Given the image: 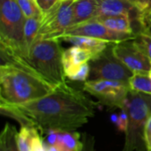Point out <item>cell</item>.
<instances>
[{"instance_id":"5","label":"cell","mask_w":151,"mask_h":151,"mask_svg":"<svg viewBox=\"0 0 151 151\" xmlns=\"http://www.w3.org/2000/svg\"><path fill=\"white\" fill-rule=\"evenodd\" d=\"M123 110L128 114L129 123L122 151H148L144 141V129L151 115V95L130 89Z\"/></svg>"},{"instance_id":"21","label":"cell","mask_w":151,"mask_h":151,"mask_svg":"<svg viewBox=\"0 0 151 151\" xmlns=\"http://www.w3.org/2000/svg\"><path fill=\"white\" fill-rule=\"evenodd\" d=\"M37 132L38 130L34 127H21L17 136V142L19 151H30L32 138Z\"/></svg>"},{"instance_id":"34","label":"cell","mask_w":151,"mask_h":151,"mask_svg":"<svg viewBox=\"0 0 151 151\" xmlns=\"http://www.w3.org/2000/svg\"><path fill=\"white\" fill-rule=\"evenodd\" d=\"M149 76L151 78V69L150 70V72H149Z\"/></svg>"},{"instance_id":"3","label":"cell","mask_w":151,"mask_h":151,"mask_svg":"<svg viewBox=\"0 0 151 151\" xmlns=\"http://www.w3.org/2000/svg\"><path fill=\"white\" fill-rule=\"evenodd\" d=\"M25 22L26 17L16 0H0L1 63H19L27 58Z\"/></svg>"},{"instance_id":"20","label":"cell","mask_w":151,"mask_h":151,"mask_svg":"<svg viewBox=\"0 0 151 151\" xmlns=\"http://www.w3.org/2000/svg\"><path fill=\"white\" fill-rule=\"evenodd\" d=\"M26 18H42L43 12L36 0H16Z\"/></svg>"},{"instance_id":"31","label":"cell","mask_w":151,"mask_h":151,"mask_svg":"<svg viewBox=\"0 0 151 151\" xmlns=\"http://www.w3.org/2000/svg\"><path fill=\"white\" fill-rule=\"evenodd\" d=\"M43 143H44V147H45V151H59L56 145H50L47 142H45L44 141H43Z\"/></svg>"},{"instance_id":"9","label":"cell","mask_w":151,"mask_h":151,"mask_svg":"<svg viewBox=\"0 0 151 151\" xmlns=\"http://www.w3.org/2000/svg\"><path fill=\"white\" fill-rule=\"evenodd\" d=\"M112 53L134 73L149 74L150 59L142 50L134 39L111 44Z\"/></svg>"},{"instance_id":"24","label":"cell","mask_w":151,"mask_h":151,"mask_svg":"<svg viewBox=\"0 0 151 151\" xmlns=\"http://www.w3.org/2000/svg\"><path fill=\"white\" fill-rule=\"evenodd\" d=\"M128 123H129V119H128V114L125 110H121V112L119 114V119L118 122L116 124V127L119 132L126 133L128 128Z\"/></svg>"},{"instance_id":"23","label":"cell","mask_w":151,"mask_h":151,"mask_svg":"<svg viewBox=\"0 0 151 151\" xmlns=\"http://www.w3.org/2000/svg\"><path fill=\"white\" fill-rule=\"evenodd\" d=\"M89 73H90V65L89 63H85L83 64L78 70L77 72L69 79L71 81H87L88 80L89 77Z\"/></svg>"},{"instance_id":"35","label":"cell","mask_w":151,"mask_h":151,"mask_svg":"<svg viewBox=\"0 0 151 151\" xmlns=\"http://www.w3.org/2000/svg\"><path fill=\"white\" fill-rule=\"evenodd\" d=\"M73 1H74V0H73Z\"/></svg>"},{"instance_id":"2","label":"cell","mask_w":151,"mask_h":151,"mask_svg":"<svg viewBox=\"0 0 151 151\" xmlns=\"http://www.w3.org/2000/svg\"><path fill=\"white\" fill-rule=\"evenodd\" d=\"M54 88L30 68L13 62L1 63L0 104L30 103L48 96Z\"/></svg>"},{"instance_id":"10","label":"cell","mask_w":151,"mask_h":151,"mask_svg":"<svg viewBox=\"0 0 151 151\" xmlns=\"http://www.w3.org/2000/svg\"><path fill=\"white\" fill-rule=\"evenodd\" d=\"M64 35L88 36V37H93V38L107 41L112 43L127 41V40H133L136 37V34H127V33L116 32V31L109 29L103 24L93 19L70 27L65 32Z\"/></svg>"},{"instance_id":"13","label":"cell","mask_w":151,"mask_h":151,"mask_svg":"<svg viewBox=\"0 0 151 151\" xmlns=\"http://www.w3.org/2000/svg\"><path fill=\"white\" fill-rule=\"evenodd\" d=\"M73 18L72 26L92 20L97 14V1L74 0L73 4Z\"/></svg>"},{"instance_id":"27","label":"cell","mask_w":151,"mask_h":151,"mask_svg":"<svg viewBox=\"0 0 151 151\" xmlns=\"http://www.w3.org/2000/svg\"><path fill=\"white\" fill-rule=\"evenodd\" d=\"M134 4L142 15L146 14L151 10V0H135Z\"/></svg>"},{"instance_id":"19","label":"cell","mask_w":151,"mask_h":151,"mask_svg":"<svg viewBox=\"0 0 151 151\" xmlns=\"http://www.w3.org/2000/svg\"><path fill=\"white\" fill-rule=\"evenodd\" d=\"M41 20L42 18H26L24 33H25L26 44L28 50L38 35Z\"/></svg>"},{"instance_id":"12","label":"cell","mask_w":151,"mask_h":151,"mask_svg":"<svg viewBox=\"0 0 151 151\" xmlns=\"http://www.w3.org/2000/svg\"><path fill=\"white\" fill-rule=\"evenodd\" d=\"M94 54L88 50L73 45L63 52V65L65 76L69 79L85 63L89 62Z\"/></svg>"},{"instance_id":"14","label":"cell","mask_w":151,"mask_h":151,"mask_svg":"<svg viewBox=\"0 0 151 151\" xmlns=\"http://www.w3.org/2000/svg\"><path fill=\"white\" fill-rule=\"evenodd\" d=\"M60 39L72 43L74 46L81 47L82 49L88 50L90 52L94 54V56H96L105 50L110 45L112 44V42L88 37V36H80V35H64Z\"/></svg>"},{"instance_id":"26","label":"cell","mask_w":151,"mask_h":151,"mask_svg":"<svg viewBox=\"0 0 151 151\" xmlns=\"http://www.w3.org/2000/svg\"><path fill=\"white\" fill-rule=\"evenodd\" d=\"M30 151H45L43 140L41 138L38 132L35 133V134L32 138L31 145H30Z\"/></svg>"},{"instance_id":"16","label":"cell","mask_w":151,"mask_h":151,"mask_svg":"<svg viewBox=\"0 0 151 151\" xmlns=\"http://www.w3.org/2000/svg\"><path fill=\"white\" fill-rule=\"evenodd\" d=\"M55 145L59 151H82L84 143L81 141V134L78 132L59 131Z\"/></svg>"},{"instance_id":"32","label":"cell","mask_w":151,"mask_h":151,"mask_svg":"<svg viewBox=\"0 0 151 151\" xmlns=\"http://www.w3.org/2000/svg\"><path fill=\"white\" fill-rule=\"evenodd\" d=\"M118 119H119V115L118 114H116V113H114V114H112L111 116V122L113 123V124H117V122H118Z\"/></svg>"},{"instance_id":"17","label":"cell","mask_w":151,"mask_h":151,"mask_svg":"<svg viewBox=\"0 0 151 151\" xmlns=\"http://www.w3.org/2000/svg\"><path fill=\"white\" fill-rule=\"evenodd\" d=\"M16 128L6 124L0 135V151H19Z\"/></svg>"},{"instance_id":"18","label":"cell","mask_w":151,"mask_h":151,"mask_svg":"<svg viewBox=\"0 0 151 151\" xmlns=\"http://www.w3.org/2000/svg\"><path fill=\"white\" fill-rule=\"evenodd\" d=\"M128 85L131 90L151 95V78L149 74L134 73Z\"/></svg>"},{"instance_id":"22","label":"cell","mask_w":151,"mask_h":151,"mask_svg":"<svg viewBox=\"0 0 151 151\" xmlns=\"http://www.w3.org/2000/svg\"><path fill=\"white\" fill-rule=\"evenodd\" d=\"M134 41L151 61V35L144 32L136 34Z\"/></svg>"},{"instance_id":"4","label":"cell","mask_w":151,"mask_h":151,"mask_svg":"<svg viewBox=\"0 0 151 151\" xmlns=\"http://www.w3.org/2000/svg\"><path fill=\"white\" fill-rule=\"evenodd\" d=\"M63 49L59 39H35L27 58L23 62H13L30 68L42 79L57 87L65 82L63 65Z\"/></svg>"},{"instance_id":"15","label":"cell","mask_w":151,"mask_h":151,"mask_svg":"<svg viewBox=\"0 0 151 151\" xmlns=\"http://www.w3.org/2000/svg\"><path fill=\"white\" fill-rule=\"evenodd\" d=\"M93 20H96L116 32L135 34L133 20L128 16H99L93 19Z\"/></svg>"},{"instance_id":"25","label":"cell","mask_w":151,"mask_h":151,"mask_svg":"<svg viewBox=\"0 0 151 151\" xmlns=\"http://www.w3.org/2000/svg\"><path fill=\"white\" fill-rule=\"evenodd\" d=\"M141 32H144L151 35V10L144 15L141 16Z\"/></svg>"},{"instance_id":"29","label":"cell","mask_w":151,"mask_h":151,"mask_svg":"<svg viewBox=\"0 0 151 151\" xmlns=\"http://www.w3.org/2000/svg\"><path fill=\"white\" fill-rule=\"evenodd\" d=\"M83 150L82 151H94L95 150V138L88 134H84L83 137Z\"/></svg>"},{"instance_id":"28","label":"cell","mask_w":151,"mask_h":151,"mask_svg":"<svg viewBox=\"0 0 151 151\" xmlns=\"http://www.w3.org/2000/svg\"><path fill=\"white\" fill-rule=\"evenodd\" d=\"M144 141L147 147V150L151 151V115L148 119L145 129H144Z\"/></svg>"},{"instance_id":"8","label":"cell","mask_w":151,"mask_h":151,"mask_svg":"<svg viewBox=\"0 0 151 151\" xmlns=\"http://www.w3.org/2000/svg\"><path fill=\"white\" fill-rule=\"evenodd\" d=\"M83 90L96 97L99 103L122 110L130 88L128 84L120 81L96 80L85 81Z\"/></svg>"},{"instance_id":"1","label":"cell","mask_w":151,"mask_h":151,"mask_svg":"<svg viewBox=\"0 0 151 151\" xmlns=\"http://www.w3.org/2000/svg\"><path fill=\"white\" fill-rule=\"evenodd\" d=\"M96 107L95 102L66 82L38 100L20 105L0 104L2 114L42 134L49 130L76 131L94 117Z\"/></svg>"},{"instance_id":"30","label":"cell","mask_w":151,"mask_h":151,"mask_svg":"<svg viewBox=\"0 0 151 151\" xmlns=\"http://www.w3.org/2000/svg\"><path fill=\"white\" fill-rule=\"evenodd\" d=\"M58 1H60V0H36L37 4H39V6L42 12L48 11L54 4H56Z\"/></svg>"},{"instance_id":"11","label":"cell","mask_w":151,"mask_h":151,"mask_svg":"<svg viewBox=\"0 0 151 151\" xmlns=\"http://www.w3.org/2000/svg\"><path fill=\"white\" fill-rule=\"evenodd\" d=\"M97 14L99 16H128L141 28V12L135 4L128 0H96Z\"/></svg>"},{"instance_id":"7","label":"cell","mask_w":151,"mask_h":151,"mask_svg":"<svg viewBox=\"0 0 151 151\" xmlns=\"http://www.w3.org/2000/svg\"><path fill=\"white\" fill-rule=\"evenodd\" d=\"M90 73L88 81L107 80L129 83L134 73L115 57L110 45L105 50L95 56L89 62Z\"/></svg>"},{"instance_id":"33","label":"cell","mask_w":151,"mask_h":151,"mask_svg":"<svg viewBox=\"0 0 151 151\" xmlns=\"http://www.w3.org/2000/svg\"><path fill=\"white\" fill-rule=\"evenodd\" d=\"M128 1H130V2H132L133 4H134V3H135V0H128Z\"/></svg>"},{"instance_id":"6","label":"cell","mask_w":151,"mask_h":151,"mask_svg":"<svg viewBox=\"0 0 151 151\" xmlns=\"http://www.w3.org/2000/svg\"><path fill=\"white\" fill-rule=\"evenodd\" d=\"M73 0H60L43 12L35 39H60L73 25Z\"/></svg>"}]
</instances>
